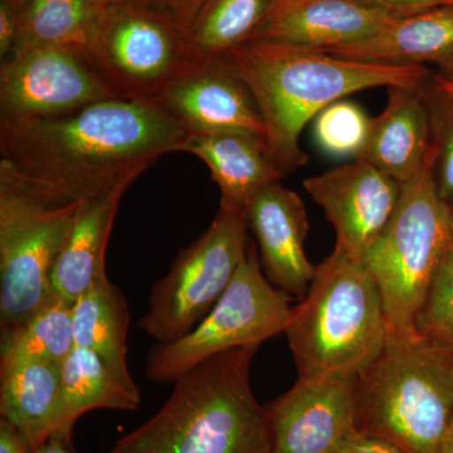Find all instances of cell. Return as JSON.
Here are the masks:
<instances>
[{
  "instance_id": "cell-11",
  "label": "cell",
  "mask_w": 453,
  "mask_h": 453,
  "mask_svg": "<svg viewBox=\"0 0 453 453\" xmlns=\"http://www.w3.org/2000/svg\"><path fill=\"white\" fill-rule=\"evenodd\" d=\"M121 98L85 53L20 43L0 65V124L53 118Z\"/></svg>"
},
{
  "instance_id": "cell-10",
  "label": "cell",
  "mask_w": 453,
  "mask_h": 453,
  "mask_svg": "<svg viewBox=\"0 0 453 453\" xmlns=\"http://www.w3.org/2000/svg\"><path fill=\"white\" fill-rule=\"evenodd\" d=\"M195 57L169 14L133 0L101 12L92 58L121 98L157 101Z\"/></svg>"
},
{
  "instance_id": "cell-18",
  "label": "cell",
  "mask_w": 453,
  "mask_h": 453,
  "mask_svg": "<svg viewBox=\"0 0 453 453\" xmlns=\"http://www.w3.org/2000/svg\"><path fill=\"white\" fill-rule=\"evenodd\" d=\"M326 53L368 64L417 67L434 65L440 74L453 70V4L395 18L383 31L353 46Z\"/></svg>"
},
{
  "instance_id": "cell-17",
  "label": "cell",
  "mask_w": 453,
  "mask_h": 453,
  "mask_svg": "<svg viewBox=\"0 0 453 453\" xmlns=\"http://www.w3.org/2000/svg\"><path fill=\"white\" fill-rule=\"evenodd\" d=\"M431 120L421 88H389L383 111L372 119L365 149L357 159L401 184L417 177L431 154Z\"/></svg>"
},
{
  "instance_id": "cell-21",
  "label": "cell",
  "mask_w": 453,
  "mask_h": 453,
  "mask_svg": "<svg viewBox=\"0 0 453 453\" xmlns=\"http://www.w3.org/2000/svg\"><path fill=\"white\" fill-rule=\"evenodd\" d=\"M62 365L0 363V416L38 449L62 426Z\"/></svg>"
},
{
  "instance_id": "cell-7",
  "label": "cell",
  "mask_w": 453,
  "mask_h": 453,
  "mask_svg": "<svg viewBox=\"0 0 453 453\" xmlns=\"http://www.w3.org/2000/svg\"><path fill=\"white\" fill-rule=\"evenodd\" d=\"M292 297L262 273L255 244L219 303L195 329L170 344H157L146 357L145 377L175 381L204 360L232 349L252 347L285 333Z\"/></svg>"
},
{
  "instance_id": "cell-24",
  "label": "cell",
  "mask_w": 453,
  "mask_h": 453,
  "mask_svg": "<svg viewBox=\"0 0 453 453\" xmlns=\"http://www.w3.org/2000/svg\"><path fill=\"white\" fill-rule=\"evenodd\" d=\"M12 2L19 17V44H50L92 57L103 11L91 0Z\"/></svg>"
},
{
  "instance_id": "cell-39",
  "label": "cell",
  "mask_w": 453,
  "mask_h": 453,
  "mask_svg": "<svg viewBox=\"0 0 453 453\" xmlns=\"http://www.w3.org/2000/svg\"><path fill=\"white\" fill-rule=\"evenodd\" d=\"M95 5L100 11H105V9L113 7V5L121 4V3L127 2V0H91Z\"/></svg>"
},
{
  "instance_id": "cell-38",
  "label": "cell",
  "mask_w": 453,
  "mask_h": 453,
  "mask_svg": "<svg viewBox=\"0 0 453 453\" xmlns=\"http://www.w3.org/2000/svg\"><path fill=\"white\" fill-rule=\"evenodd\" d=\"M437 453H453V419L449 423V428H447L445 436L441 441Z\"/></svg>"
},
{
  "instance_id": "cell-26",
  "label": "cell",
  "mask_w": 453,
  "mask_h": 453,
  "mask_svg": "<svg viewBox=\"0 0 453 453\" xmlns=\"http://www.w3.org/2000/svg\"><path fill=\"white\" fill-rule=\"evenodd\" d=\"M73 348V303L52 294L23 326L2 339L0 363L44 360L62 365Z\"/></svg>"
},
{
  "instance_id": "cell-2",
  "label": "cell",
  "mask_w": 453,
  "mask_h": 453,
  "mask_svg": "<svg viewBox=\"0 0 453 453\" xmlns=\"http://www.w3.org/2000/svg\"><path fill=\"white\" fill-rule=\"evenodd\" d=\"M225 55L257 101L268 151L283 175L308 163L301 133L327 106L369 88H421L432 76L425 65L368 64L273 42H250Z\"/></svg>"
},
{
  "instance_id": "cell-19",
  "label": "cell",
  "mask_w": 453,
  "mask_h": 453,
  "mask_svg": "<svg viewBox=\"0 0 453 453\" xmlns=\"http://www.w3.org/2000/svg\"><path fill=\"white\" fill-rule=\"evenodd\" d=\"M183 151L211 170L220 190L222 210L242 213L259 190L285 177L277 168L266 139L243 133L189 134Z\"/></svg>"
},
{
  "instance_id": "cell-31",
  "label": "cell",
  "mask_w": 453,
  "mask_h": 453,
  "mask_svg": "<svg viewBox=\"0 0 453 453\" xmlns=\"http://www.w3.org/2000/svg\"><path fill=\"white\" fill-rule=\"evenodd\" d=\"M20 40L19 17L12 0H0V59L7 58Z\"/></svg>"
},
{
  "instance_id": "cell-41",
  "label": "cell",
  "mask_w": 453,
  "mask_h": 453,
  "mask_svg": "<svg viewBox=\"0 0 453 453\" xmlns=\"http://www.w3.org/2000/svg\"><path fill=\"white\" fill-rule=\"evenodd\" d=\"M452 228H453V223H452Z\"/></svg>"
},
{
  "instance_id": "cell-29",
  "label": "cell",
  "mask_w": 453,
  "mask_h": 453,
  "mask_svg": "<svg viewBox=\"0 0 453 453\" xmlns=\"http://www.w3.org/2000/svg\"><path fill=\"white\" fill-rule=\"evenodd\" d=\"M416 330L453 356V241L417 315Z\"/></svg>"
},
{
  "instance_id": "cell-36",
  "label": "cell",
  "mask_w": 453,
  "mask_h": 453,
  "mask_svg": "<svg viewBox=\"0 0 453 453\" xmlns=\"http://www.w3.org/2000/svg\"><path fill=\"white\" fill-rule=\"evenodd\" d=\"M138 4L144 5L146 8L154 9V11L162 12L174 18L175 12L181 4L183 0H133Z\"/></svg>"
},
{
  "instance_id": "cell-22",
  "label": "cell",
  "mask_w": 453,
  "mask_h": 453,
  "mask_svg": "<svg viewBox=\"0 0 453 453\" xmlns=\"http://www.w3.org/2000/svg\"><path fill=\"white\" fill-rule=\"evenodd\" d=\"M62 426L73 429L77 419L94 410L135 411L140 389L88 349L74 347L62 363Z\"/></svg>"
},
{
  "instance_id": "cell-23",
  "label": "cell",
  "mask_w": 453,
  "mask_h": 453,
  "mask_svg": "<svg viewBox=\"0 0 453 453\" xmlns=\"http://www.w3.org/2000/svg\"><path fill=\"white\" fill-rule=\"evenodd\" d=\"M129 325L127 301L109 277L73 303L74 347L94 351L127 378H131L127 366Z\"/></svg>"
},
{
  "instance_id": "cell-37",
  "label": "cell",
  "mask_w": 453,
  "mask_h": 453,
  "mask_svg": "<svg viewBox=\"0 0 453 453\" xmlns=\"http://www.w3.org/2000/svg\"><path fill=\"white\" fill-rule=\"evenodd\" d=\"M432 85L434 86L437 89H440L441 92H445L447 95H451L453 96V82L449 81V80L443 79L440 74L434 73L432 74L431 77Z\"/></svg>"
},
{
  "instance_id": "cell-35",
  "label": "cell",
  "mask_w": 453,
  "mask_h": 453,
  "mask_svg": "<svg viewBox=\"0 0 453 453\" xmlns=\"http://www.w3.org/2000/svg\"><path fill=\"white\" fill-rule=\"evenodd\" d=\"M203 3L204 0H183L175 12L174 19L187 31L188 26L192 23Z\"/></svg>"
},
{
  "instance_id": "cell-5",
  "label": "cell",
  "mask_w": 453,
  "mask_h": 453,
  "mask_svg": "<svg viewBox=\"0 0 453 453\" xmlns=\"http://www.w3.org/2000/svg\"><path fill=\"white\" fill-rule=\"evenodd\" d=\"M388 333L377 282L365 262L339 249L318 267L308 294L292 308L285 334L299 378L357 375Z\"/></svg>"
},
{
  "instance_id": "cell-32",
  "label": "cell",
  "mask_w": 453,
  "mask_h": 453,
  "mask_svg": "<svg viewBox=\"0 0 453 453\" xmlns=\"http://www.w3.org/2000/svg\"><path fill=\"white\" fill-rule=\"evenodd\" d=\"M22 432L7 419H0V453H35Z\"/></svg>"
},
{
  "instance_id": "cell-28",
  "label": "cell",
  "mask_w": 453,
  "mask_h": 453,
  "mask_svg": "<svg viewBox=\"0 0 453 453\" xmlns=\"http://www.w3.org/2000/svg\"><path fill=\"white\" fill-rule=\"evenodd\" d=\"M372 119L351 101H336L316 116L314 135L319 148L333 157H353L365 149Z\"/></svg>"
},
{
  "instance_id": "cell-16",
  "label": "cell",
  "mask_w": 453,
  "mask_h": 453,
  "mask_svg": "<svg viewBox=\"0 0 453 453\" xmlns=\"http://www.w3.org/2000/svg\"><path fill=\"white\" fill-rule=\"evenodd\" d=\"M395 19L356 0H282L252 42L326 52L369 40Z\"/></svg>"
},
{
  "instance_id": "cell-30",
  "label": "cell",
  "mask_w": 453,
  "mask_h": 453,
  "mask_svg": "<svg viewBox=\"0 0 453 453\" xmlns=\"http://www.w3.org/2000/svg\"><path fill=\"white\" fill-rule=\"evenodd\" d=\"M356 2L393 18L410 17L428 9L453 4V0H356Z\"/></svg>"
},
{
  "instance_id": "cell-33",
  "label": "cell",
  "mask_w": 453,
  "mask_h": 453,
  "mask_svg": "<svg viewBox=\"0 0 453 453\" xmlns=\"http://www.w3.org/2000/svg\"><path fill=\"white\" fill-rule=\"evenodd\" d=\"M339 453H402L395 447L383 442V441L375 440V438L365 436L359 432H354L348 438L342 449Z\"/></svg>"
},
{
  "instance_id": "cell-6",
  "label": "cell",
  "mask_w": 453,
  "mask_h": 453,
  "mask_svg": "<svg viewBox=\"0 0 453 453\" xmlns=\"http://www.w3.org/2000/svg\"><path fill=\"white\" fill-rule=\"evenodd\" d=\"M452 241V222L438 198L429 154L422 172L402 184L392 219L362 257L380 288L388 330L417 332V315Z\"/></svg>"
},
{
  "instance_id": "cell-34",
  "label": "cell",
  "mask_w": 453,
  "mask_h": 453,
  "mask_svg": "<svg viewBox=\"0 0 453 453\" xmlns=\"http://www.w3.org/2000/svg\"><path fill=\"white\" fill-rule=\"evenodd\" d=\"M73 432L71 428L57 429L35 453H76L73 449Z\"/></svg>"
},
{
  "instance_id": "cell-8",
  "label": "cell",
  "mask_w": 453,
  "mask_h": 453,
  "mask_svg": "<svg viewBox=\"0 0 453 453\" xmlns=\"http://www.w3.org/2000/svg\"><path fill=\"white\" fill-rule=\"evenodd\" d=\"M80 204H47L0 177L2 339L23 326L52 295L53 268Z\"/></svg>"
},
{
  "instance_id": "cell-4",
  "label": "cell",
  "mask_w": 453,
  "mask_h": 453,
  "mask_svg": "<svg viewBox=\"0 0 453 453\" xmlns=\"http://www.w3.org/2000/svg\"><path fill=\"white\" fill-rule=\"evenodd\" d=\"M356 395L359 434L402 453H437L453 419V356L418 332L388 330Z\"/></svg>"
},
{
  "instance_id": "cell-27",
  "label": "cell",
  "mask_w": 453,
  "mask_h": 453,
  "mask_svg": "<svg viewBox=\"0 0 453 453\" xmlns=\"http://www.w3.org/2000/svg\"><path fill=\"white\" fill-rule=\"evenodd\" d=\"M431 77L422 86L421 94L431 120L432 178L453 223V96L434 88Z\"/></svg>"
},
{
  "instance_id": "cell-14",
  "label": "cell",
  "mask_w": 453,
  "mask_h": 453,
  "mask_svg": "<svg viewBox=\"0 0 453 453\" xmlns=\"http://www.w3.org/2000/svg\"><path fill=\"white\" fill-rule=\"evenodd\" d=\"M336 234V249L362 259L398 205L402 184L371 164L354 160L303 180Z\"/></svg>"
},
{
  "instance_id": "cell-12",
  "label": "cell",
  "mask_w": 453,
  "mask_h": 453,
  "mask_svg": "<svg viewBox=\"0 0 453 453\" xmlns=\"http://www.w3.org/2000/svg\"><path fill=\"white\" fill-rule=\"evenodd\" d=\"M157 103L188 134L243 133L266 139L257 101L226 55L195 57Z\"/></svg>"
},
{
  "instance_id": "cell-20",
  "label": "cell",
  "mask_w": 453,
  "mask_h": 453,
  "mask_svg": "<svg viewBox=\"0 0 453 453\" xmlns=\"http://www.w3.org/2000/svg\"><path fill=\"white\" fill-rule=\"evenodd\" d=\"M134 181L82 202L52 273V294L73 303L107 277L106 249L122 196Z\"/></svg>"
},
{
  "instance_id": "cell-1",
  "label": "cell",
  "mask_w": 453,
  "mask_h": 453,
  "mask_svg": "<svg viewBox=\"0 0 453 453\" xmlns=\"http://www.w3.org/2000/svg\"><path fill=\"white\" fill-rule=\"evenodd\" d=\"M188 131L157 101L109 98L65 115L0 124V177L50 205L76 204L135 181Z\"/></svg>"
},
{
  "instance_id": "cell-9",
  "label": "cell",
  "mask_w": 453,
  "mask_h": 453,
  "mask_svg": "<svg viewBox=\"0 0 453 453\" xmlns=\"http://www.w3.org/2000/svg\"><path fill=\"white\" fill-rule=\"evenodd\" d=\"M247 229L244 214L219 208L210 228L178 253L151 288L148 314L139 324L146 335L170 344L201 323L249 256Z\"/></svg>"
},
{
  "instance_id": "cell-13",
  "label": "cell",
  "mask_w": 453,
  "mask_h": 453,
  "mask_svg": "<svg viewBox=\"0 0 453 453\" xmlns=\"http://www.w3.org/2000/svg\"><path fill=\"white\" fill-rule=\"evenodd\" d=\"M356 375L299 378L268 405L273 453H339L357 432Z\"/></svg>"
},
{
  "instance_id": "cell-3",
  "label": "cell",
  "mask_w": 453,
  "mask_h": 453,
  "mask_svg": "<svg viewBox=\"0 0 453 453\" xmlns=\"http://www.w3.org/2000/svg\"><path fill=\"white\" fill-rule=\"evenodd\" d=\"M258 348L217 354L181 375L162 410L111 453H273L267 408L251 387Z\"/></svg>"
},
{
  "instance_id": "cell-40",
  "label": "cell",
  "mask_w": 453,
  "mask_h": 453,
  "mask_svg": "<svg viewBox=\"0 0 453 453\" xmlns=\"http://www.w3.org/2000/svg\"><path fill=\"white\" fill-rule=\"evenodd\" d=\"M440 74V73H438ZM441 77H443V79L449 80V81L453 82V70L451 73H446V74H440Z\"/></svg>"
},
{
  "instance_id": "cell-25",
  "label": "cell",
  "mask_w": 453,
  "mask_h": 453,
  "mask_svg": "<svg viewBox=\"0 0 453 453\" xmlns=\"http://www.w3.org/2000/svg\"><path fill=\"white\" fill-rule=\"evenodd\" d=\"M282 0H204L188 26L196 56L225 55L257 37Z\"/></svg>"
},
{
  "instance_id": "cell-15",
  "label": "cell",
  "mask_w": 453,
  "mask_h": 453,
  "mask_svg": "<svg viewBox=\"0 0 453 453\" xmlns=\"http://www.w3.org/2000/svg\"><path fill=\"white\" fill-rule=\"evenodd\" d=\"M244 217L257 241L268 281L291 297L303 299L318 266L305 252L310 226L301 196L276 181L253 196Z\"/></svg>"
}]
</instances>
